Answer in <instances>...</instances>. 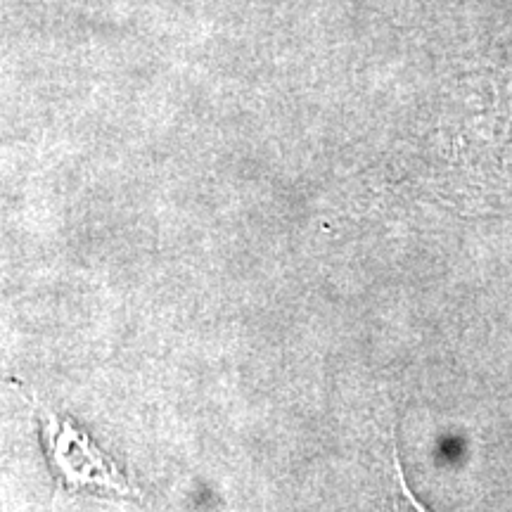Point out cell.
<instances>
[{
  "mask_svg": "<svg viewBox=\"0 0 512 512\" xmlns=\"http://www.w3.org/2000/svg\"><path fill=\"white\" fill-rule=\"evenodd\" d=\"M15 387L22 389L34 408L41 448L57 486H62L67 494L86 491V494L117 496L124 501L147 505L143 491L128 482L124 470L114 463L112 456H107L105 448L98 446V441H93L91 434L76 425L72 418L53 411L46 401L38 399L22 384H15Z\"/></svg>",
  "mask_w": 512,
  "mask_h": 512,
  "instance_id": "cell-1",
  "label": "cell"
}]
</instances>
